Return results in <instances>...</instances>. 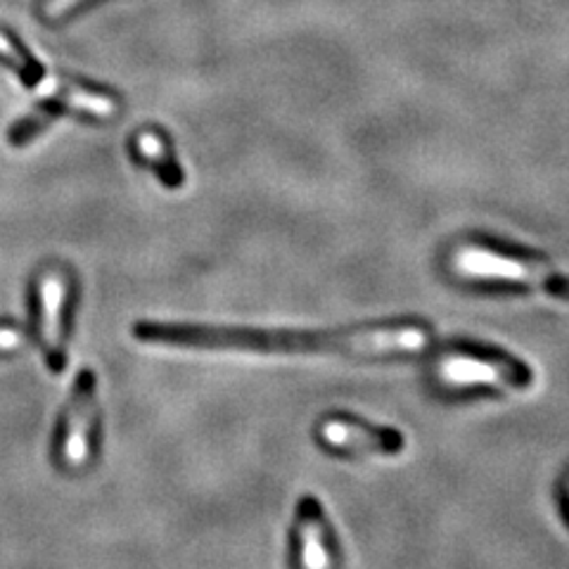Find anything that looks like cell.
<instances>
[{"instance_id": "cell-1", "label": "cell", "mask_w": 569, "mask_h": 569, "mask_svg": "<svg viewBox=\"0 0 569 569\" xmlns=\"http://www.w3.org/2000/svg\"><path fill=\"white\" fill-rule=\"evenodd\" d=\"M133 337L142 345L183 349H230L257 353H340V356H387L411 353L427 345L422 326H363L349 330H252V328H202L169 326L140 320Z\"/></svg>"}, {"instance_id": "cell-2", "label": "cell", "mask_w": 569, "mask_h": 569, "mask_svg": "<svg viewBox=\"0 0 569 569\" xmlns=\"http://www.w3.org/2000/svg\"><path fill=\"white\" fill-rule=\"evenodd\" d=\"M453 269L470 280L503 282L510 288H531L569 301V278L556 273L533 254L501 249V244H466L453 257Z\"/></svg>"}, {"instance_id": "cell-3", "label": "cell", "mask_w": 569, "mask_h": 569, "mask_svg": "<svg viewBox=\"0 0 569 569\" xmlns=\"http://www.w3.org/2000/svg\"><path fill=\"white\" fill-rule=\"evenodd\" d=\"M98 437V382L83 370L69 391L52 437V462L62 472H77L93 458Z\"/></svg>"}, {"instance_id": "cell-4", "label": "cell", "mask_w": 569, "mask_h": 569, "mask_svg": "<svg viewBox=\"0 0 569 569\" xmlns=\"http://www.w3.org/2000/svg\"><path fill=\"white\" fill-rule=\"evenodd\" d=\"M0 60H3L8 67H12L41 100H50L67 107L71 112H81L93 119H112L119 112V104L110 96L50 74L41 62L31 60V56H27V52L17 46L6 31H0Z\"/></svg>"}, {"instance_id": "cell-5", "label": "cell", "mask_w": 569, "mask_h": 569, "mask_svg": "<svg viewBox=\"0 0 569 569\" xmlns=\"http://www.w3.org/2000/svg\"><path fill=\"white\" fill-rule=\"evenodd\" d=\"M439 376L443 382L456 387L485 385L522 391L533 385V372L527 363L498 349L482 347L451 349L439 363Z\"/></svg>"}, {"instance_id": "cell-6", "label": "cell", "mask_w": 569, "mask_h": 569, "mask_svg": "<svg viewBox=\"0 0 569 569\" xmlns=\"http://www.w3.org/2000/svg\"><path fill=\"white\" fill-rule=\"evenodd\" d=\"M33 307V337L43 361L52 372H62L67 366V326L64 309L69 299V276L62 269H46L36 278Z\"/></svg>"}, {"instance_id": "cell-7", "label": "cell", "mask_w": 569, "mask_h": 569, "mask_svg": "<svg viewBox=\"0 0 569 569\" xmlns=\"http://www.w3.org/2000/svg\"><path fill=\"white\" fill-rule=\"evenodd\" d=\"M318 441L335 451L347 453H376V456H395L403 451V435L391 427H376L349 416H337L318 427Z\"/></svg>"}, {"instance_id": "cell-8", "label": "cell", "mask_w": 569, "mask_h": 569, "mask_svg": "<svg viewBox=\"0 0 569 569\" xmlns=\"http://www.w3.org/2000/svg\"><path fill=\"white\" fill-rule=\"evenodd\" d=\"M295 560L297 569H330L332 546L323 506L305 496L295 515Z\"/></svg>"}, {"instance_id": "cell-9", "label": "cell", "mask_w": 569, "mask_h": 569, "mask_svg": "<svg viewBox=\"0 0 569 569\" xmlns=\"http://www.w3.org/2000/svg\"><path fill=\"white\" fill-rule=\"evenodd\" d=\"M138 146V152L140 157L146 159V162L152 167V171L162 178V181L171 188H178L183 183V173L181 169L176 167L173 159L169 157L167 152V146L162 142V138H159L154 131H142L136 140Z\"/></svg>"}, {"instance_id": "cell-10", "label": "cell", "mask_w": 569, "mask_h": 569, "mask_svg": "<svg viewBox=\"0 0 569 569\" xmlns=\"http://www.w3.org/2000/svg\"><path fill=\"white\" fill-rule=\"evenodd\" d=\"M27 345V332L14 320H0V353L20 351Z\"/></svg>"}, {"instance_id": "cell-11", "label": "cell", "mask_w": 569, "mask_h": 569, "mask_svg": "<svg viewBox=\"0 0 569 569\" xmlns=\"http://www.w3.org/2000/svg\"><path fill=\"white\" fill-rule=\"evenodd\" d=\"M83 0H43L41 3V14L48 22H58L60 17L69 14L74 8H79Z\"/></svg>"}]
</instances>
